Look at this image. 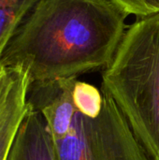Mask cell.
<instances>
[{"label":"cell","mask_w":159,"mask_h":160,"mask_svg":"<svg viewBox=\"0 0 159 160\" xmlns=\"http://www.w3.org/2000/svg\"><path fill=\"white\" fill-rule=\"evenodd\" d=\"M128 15L111 0H40L7 43L3 68L23 69L30 82L104 70Z\"/></svg>","instance_id":"cell-1"},{"label":"cell","mask_w":159,"mask_h":160,"mask_svg":"<svg viewBox=\"0 0 159 160\" xmlns=\"http://www.w3.org/2000/svg\"><path fill=\"white\" fill-rule=\"evenodd\" d=\"M101 90L125 115L148 157L159 159V13L129 25L110 65Z\"/></svg>","instance_id":"cell-2"},{"label":"cell","mask_w":159,"mask_h":160,"mask_svg":"<svg viewBox=\"0 0 159 160\" xmlns=\"http://www.w3.org/2000/svg\"><path fill=\"white\" fill-rule=\"evenodd\" d=\"M101 92L97 117L76 111L67 135L52 139L57 160H149L113 98Z\"/></svg>","instance_id":"cell-3"},{"label":"cell","mask_w":159,"mask_h":160,"mask_svg":"<svg viewBox=\"0 0 159 160\" xmlns=\"http://www.w3.org/2000/svg\"><path fill=\"white\" fill-rule=\"evenodd\" d=\"M77 78L30 82L27 102L43 116L52 139H61L69 130L76 112L73 90Z\"/></svg>","instance_id":"cell-4"},{"label":"cell","mask_w":159,"mask_h":160,"mask_svg":"<svg viewBox=\"0 0 159 160\" xmlns=\"http://www.w3.org/2000/svg\"><path fill=\"white\" fill-rule=\"evenodd\" d=\"M7 160H57L53 140L43 116L28 102Z\"/></svg>","instance_id":"cell-5"},{"label":"cell","mask_w":159,"mask_h":160,"mask_svg":"<svg viewBox=\"0 0 159 160\" xmlns=\"http://www.w3.org/2000/svg\"><path fill=\"white\" fill-rule=\"evenodd\" d=\"M30 78L22 69L0 112V160H7L12 142L27 110Z\"/></svg>","instance_id":"cell-6"},{"label":"cell","mask_w":159,"mask_h":160,"mask_svg":"<svg viewBox=\"0 0 159 160\" xmlns=\"http://www.w3.org/2000/svg\"><path fill=\"white\" fill-rule=\"evenodd\" d=\"M40 0H0V73L3 52L23 20Z\"/></svg>","instance_id":"cell-7"},{"label":"cell","mask_w":159,"mask_h":160,"mask_svg":"<svg viewBox=\"0 0 159 160\" xmlns=\"http://www.w3.org/2000/svg\"><path fill=\"white\" fill-rule=\"evenodd\" d=\"M73 101L78 112L88 117H97L102 109L103 94L96 86L77 80L73 90Z\"/></svg>","instance_id":"cell-8"},{"label":"cell","mask_w":159,"mask_h":160,"mask_svg":"<svg viewBox=\"0 0 159 160\" xmlns=\"http://www.w3.org/2000/svg\"><path fill=\"white\" fill-rule=\"evenodd\" d=\"M21 71L19 68H4L0 73V112Z\"/></svg>","instance_id":"cell-9"},{"label":"cell","mask_w":159,"mask_h":160,"mask_svg":"<svg viewBox=\"0 0 159 160\" xmlns=\"http://www.w3.org/2000/svg\"><path fill=\"white\" fill-rule=\"evenodd\" d=\"M129 15H136L138 18L149 16L140 0H111Z\"/></svg>","instance_id":"cell-10"},{"label":"cell","mask_w":159,"mask_h":160,"mask_svg":"<svg viewBox=\"0 0 159 160\" xmlns=\"http://www.w3.org/2000/svg\"><path fill=\"white\" fill-rule=\"evenodd\" d=\"M148 15L159 13V0H140Z\"/></svg>","instance_id":"cell-11"},{"label":"cell","mask_w":159,"mask_h":160,"mask_svg":"<svg viewBox=\"0 0 159 160\" xmlns=\"http://www.w3.org/2000/svg\"><path fill=\"white\" fill-rule=\"evenodd\" d=\"M158 160H159V159H158Z\"/></svg>","instance_id":"cell-12"}]
</instances>
